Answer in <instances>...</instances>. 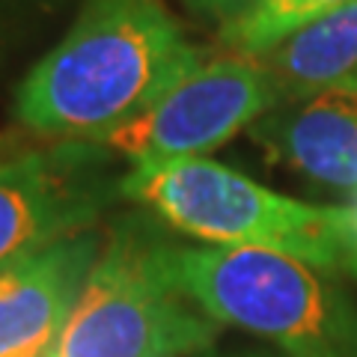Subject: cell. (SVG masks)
I'll list each match as a JSON object with an SVG mask.
<instances>
[{
    "label": "cell",
    "mask_w": 357,
    "mask_h": 357,
    "mask_svg": "<svg viewBox=\"0 0 357 357\" xmlns=\"http://www.w3.org/2000/svg\"><path fill=\"white\" fill-rule=\"evenodd\" d=\"M203 60L164 0H84L18 84L13 110L39 137L105 143Z\"/></svg>",
    "instance_id": "obj_1"
},
{
    "label": "cell",
    "mask_w": 357,
    "mask_h": 357,
    "mask_svg": "<svg viewBox=\"0 0 357 357\" xmlns=\"http://www.w3.org/2000/svg\"><path fill=\"white\" fill-rule=\"evenodd\" d=\"M170 280L218 325L274 340L289 357H357V307L325 271L262 248L164 241Z\"/></svg>",
    "instance_id": "obj_2"
},
{
    "label": "cell",
    "mask_w": 357,
    "mask_h": 357,
    "mask_svg": "<svg viewBox=\"0 0 357 357\" xmlns=\"http://www.w3.org/2000/svg\"><path fill=\"white\" fill-rule=\"evenodd\" d=\"M215 340L218 321L167 274L164 238L122 218L48 357H185Z\"/></svg>",
    "instance_id": "obj_3"
},
{
    "label": "cell",
    "mask_w": 357,
    "mask_h": 357,
    "mask_svg": "<svg viewBox=\"0 0 357 357\" xmlns=\"http://www.w3.org/2000/svg\"><path fill=\"white\" fill-rule=\"evenodd\" d=\"M122 197L146 203L173 229L215 244L277 250L325 274L349 265V208L274 194L208 158L178 161L152 176L126 173Z\"/></svg>",
    "instance_id": "obj_4"
},
{
    "label": "cell",
    "mask_w": 357,
    "mask_h": 357,
    "mask_svg": "<svg viewBox=\"0 0 357 357\" xmlns=\"http://www.w3.org/2000/svg\"><path fill=\"white\" fill-rule=\"evenodd\" d=\"M122 178L105 143L0 140V295L42 250L96 229Z\"/></svg>",
    "instance_id": "obj_5"
},
{
    "label": "cell",
    "mask_w": 357,
    "mask_h": 357,
    "mask_svg": "<svg viewBox=\"0 0 357 357\" xmlns=\"http://www.w3.org/2000/svg\"><path fill=\"white\" fill-rule=\"evenodd\" d=\"M277 107L262 66L244 54L206 57L146 114L126 122L105 146L131 161L134 176H152L178 161L203 158Z\"/></svg>",
    "instance_id": "obj_6"
},
{
    "label": "cell",
    "mask_w": 357,
    "mask_h": 357,
    "mask_svg": "<svg viewBox=\"0 0 357 357\" xmlns=\"http://www.w3.org/2000/svg\"><path fill=\"white\" fill-rule=\"evenodd\" d=\"M105 238L77 232L42 250L0 295V357H48L69 321Z\"/></svg>",
    "instance_id": "obj_7"
},
{
    "label": "cell",
    "mask_w": 357,
    "mask_h": 357,
    "mask_svg": "<svg viewBox=\"0 0 357 357\" xmlns=\"http://www.w3.org/2000/svg\"><path fill=\"white\" fill-rule=\"evenodd\" d=\"M250 137L312 182L357 197V96L321 93L280 105L253 122Z\"/></svg>",
    "instance_id": "obj_8"
},
{
    "label": "cell",
    "mask_w": 357,
    "mask_h": 357,
    "mask_svg": "<svg viewBox=\"0 0 357 357\" xmlns=\"http://www.w3.org/2000/svg\"><path fill=\"white\" fill-rule=\"evenodd\" d=\"M274 86L277 107L321 93L357 96V0L256 54Z\"/></svg>",
    "instance_id": "obj_9"
},
{
    "label": "cell",
    "mask_w": 357,
    "mask_h": 357,
    "mask_svg": "<svg viewBox=\"0 0 357 357\" xmlns=\"http://www.w3.org/2000/svg\"><path fill=\"white\" fill-rule=\"evenodd\" d=\"M345 3H354V0H256L241 15L223 21L218 39L232 54L256 57V54L286 39L289 33H295L298 27H304Z\"/></svg>",
    "instance_id": "obj_10"
},
{
    "label": "cell",
    "mask_w": 357,
    "mask_h": 357,
    "mask_svg": "<svg viewBox=\"0 0 357 357\" xmlns=\"http://www.w3.org/2000/svg\"><path fill=\"white\" fill-rule=\"evenodd\" d=\"M185 3L191 6L194 13L206 15V18H218L223 24V21H232L236 15H241L256 0H185Z\"/></svg>",
    "instance_id": "obj_11"
},
{
    "label": "cell",
    "mask_w": 357,
    "mask_h": 357,
    "mask_svg": "<svg viewBox=\"0 0 357 357\" xmlns=\"http://www.w3.org/2000/svg\"><path fill=\"white\" fill-rule=\"evenodd\" d=\"M345 274L357 277V197L354 206H349V265H345Z\"/></svg>",
    "instance_id": "obj_12"
},
{
    "label": "cell",
    "mask_w": 357,
    "mask_h": 357,
    "mask_svg": "<svg viewBox=\"0 0 357 357\" xmlns=\"http://www.w3.org/2000/svg\"><path fill=\"white\" fill-rule=\"evenodd\" d=\"M241 357H262V354H241Z\"/></svg>",
    "instance_id": "obj_13"
},
{
    "label": "cell",
    "mask_w": 357,
    "mask_h": 357,
    "mask_svg": "<svg viewBox=\"0 0 357 357\" xmlns=\"http://www.w3.org/2000/svg\"><path fill=\"white\" fill-rule=\"evenodd\" d=\"M0 42H3V33H0Z\"/></svg>",
    "instance_id": "obj_14"
}]
</instances>
